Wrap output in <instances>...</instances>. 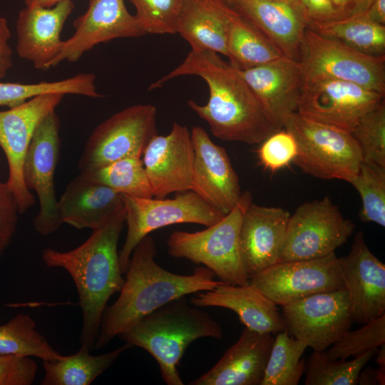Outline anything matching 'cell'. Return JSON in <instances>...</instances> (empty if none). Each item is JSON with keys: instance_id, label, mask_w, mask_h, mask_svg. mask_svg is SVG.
Returning a JSON list of instances; mask_svg holds the SVG:
<instances>
[{"instance_id": "obj_11", "label": "cell", "mask_w": 385, "mask_h": 385, "mask_svg": "<svg viewBox=\"0 0 385 385\" xmlns=\"http://www.w3.org/2000/svg\"><path fill=\"white\" fill-rule=\"evenodd\" d=\"M60 150V120L53 111L36 128L23 165L24 184L29 191L36 192L39 202L34 227L43 236L56 232L63 224L58 211L54 183Z\"/></svg>"}, {"instance_id": "obj_20", "label": "cell", "mask_w": 385, "mask_h": 385, "mask_svg": "<svg viewBox=\"0 0 385 385\" xmlns=\"http://www.w3.org/2000/svg\"><path fill=\"white\" fill-rule=\"evenodd\" d=\"M238 71L270 121L278 130L282 129L287 117L297 111L304 84L299 61L282 56Z\"/></svg>"}, {"instance_id": "obj_7", "label": "cell", "mask_w": 385, "mask_h": 385, "mask_svg": "<svg viewBox=\"0 0 385 385\" xmlns=\"http://www.w3.org/2000/svg\"><path fill=\"white\" fill-rule=\"evenodd\" d=\"M299 61L304 83L339 80L385 93V55L363 53L307 27Z\"/></svg>"}, {"instance_id": "obj_23", "label": "cell", "mask_w": 385, "mask_h": 385, "mask_svg": "<svg viewBox=\"0 0 385 385\" xmlns=\"http://www.w3.org/2000/svg\"><path fill=\"white\" fill-rule=\"evenodd\" d=\"M274 337L245 327L238 340L190 385H261Z\"/></svg>"}, {"instance_id": "obj_17", "label": "cell", "mask_w": 385, "mask_h": 385, "mask_svg": "<svg viewBox=\"0 0 385 385\" xmlns=\"http://www.w3.org/2000/svg\"><path fill=\"white\" fill-rule=\"evenodd\" d=\"M339 259L353 322L364 324L385 314V265L370 251L362 231Z\"/></svg>"}, {"instance_id": "obj_4", "label": "cell", "mask_w": 385, "mask_h": 385, "mask_svg": "<svg viewBox=\"0 0 385 385\" xmlns=\"http://www.w3.org/2000/svg\"><path fill=\"white\" fill-rule=\"evenodd\" d=\"M118 337L148 352L166 384L183 385L178 366L188 346L200 338L220 339L223 330L207 312L183 297L158 308Z\"/></svg>"}, {"instance_id": "obj_1", "label": "cell", "mask_w": 385, "mask_h": 385, "mask_svg": "<svg viewBox=\"0 0 385 385\" xmlns=\"http://www.w3.org/2000/svg\"><path fill=\"white\" fill-rule=\"evenodd\" d=\"M186 75L200 77L208 86L209 98L205 105L192 100L188 104L207 123L215 137L225 141L256 144L278 130L238 69L212 51L191 49L181 64L153 83L149 90Z\"/></svg>"}, {"instance_id": "obj_12", "label": "cell", "mask_w": 385, "mask_h": 385, "mask_svg": "<svg viewBox=\"0 0 385 385\" xmlns=\"http://www.w3.org/2000/svg\"><path fill=\"white\" fill-rule=\"evenodd\" d=\"M64 94L49 93L34 96L23 103L0 111V147L9 167L6 183L14 196L20 214L35 204V197L23 179L25 155L41 120L56 110Z\"/></svg>"}, {"instance_id": "obj_15", "label": "cell", "mask_w": 385, "mask_h": 385, "mask_svg": "<svg viewBox=\"0 0 385 385\" xmlns=\"http://www.w3.org/2000/svg\"><path fill=\"white\" fill-rule=\"evenodd\" d=\"M384 94L354 83L320 80L304 83L297 113L312 121L350 132Z\"/></svg>"}, {"instance_id": "obj_26", "label": "cell", "mask_w": 385, "mask_h": 385, "mask_svg": "<svg viewBox=\"0 0 385 385\" xmlns=\"http://www.w3.org/2000/svg\"><path fill=\"white\" fill-rule=\"evenodd\" d=\"M123 207L122 194L81 174L67 185L58 200L61 222L78 230L98 229Z\"/></svg>"}, {"instance_id": "obj_33", "label": "cell", "mask_w": 385, "mask_h": 385, "mask_svg": "<svg viewBox=\"0 0 385 385\" xmlns=\"http://www.w3.org/2000/svg\"><path fill=\"white\" fill-rule=\"evenodd\" d=\"M80 174L122 195L139 198L153 197L142 158L139 157L120 159Z\"/></svg>"}, {"instance_id": "obj_50", "label": "cell", "mask_w": 385, "mask_h": 385, "mask_svg": "<svg viewBox=\"0 0 385 385\" xmlns=\"http://www.w3.org/2000/svg\"><path fill=\"white\" fill-rule=\"evenodd\" d=\"M296 1H297V0H296Z\"/></svg>"}, {"instance_id": "obj_37", "label": "cell", "mask_w": 385, "mask_h": 385, "mask_svg": "<svg viewBox=\"0 0 385 385\" xmlns=\"http://www.w3.org/2000/svg\"><path fill=\"white\" fill-rule=\"evenodd\" d=\"M363 160L385 168L384 102L365 114L351 131Z\"/></svg>"}, {"instance_id": "obj_36", "label": "cell", "mask_w": 385, "mask_h": 385, "mask_svg": "<svg viewBox=\"0 0 385 385\" xmlns=\"http://www.w3.org/2000/svg\"><path fill=\"white\" fill-rule=\"evenodd\" d=\"M385 344V314L354 331H347L325 351L334 359H347Z\"/></svg>"}, {"instance_id": "obj_40", "label": "cell", "mask_w": 385, "mask_h": 385, "mask_svg": "<svg viewBox=\"0 0 385 385\" xmlns=\"http://www.w3.org/2000/svg\"><path fill=\"white\" fill-rule=\"evenodd\" d=\"M262 143L257 150L260 164L275 172L293 162L297 153V143L293 134L285 128L279 129Z\"/></svg>"}, {"instance_id": "obj_42", "label": "cell", "mask_w": 385, "mask_h": 385, "mask_svg": "<svg viewBox=\"0 0 385 385\" xmlns=\"http://www.w3.org/2000/svg\"><path fill=\"white\" fill-rule=\"evenodd\" d=\"M19 214L16 200L6 182L0 181V257L16 232Z\"/></svg>"}, {"instance_id": "obj_27", "label": "cell", "mask_w": 385, "mask_h": 385, "mask_svg": "<svg viewBox=\"0 0 385 385\" xmlns=\"http://www.w3.org/2000/svg\"><path fill=\"white\" fill-rule=\"evenodd\" d=\"M233 9L226 0H183L177 33L192 50H208L227 56V29Z\"/></svg>"}, {"instance_id": "obj_34", "label": "cell", "mask_w": 385, "mask_h": 385, "mask_svg": "<svg viewBox=\"0 0 385 385\" xmlns=\"http://www.w3.org/2000/svg\"><path fill=\"white\" fill-rule=\"evenodd\" d=\"M367 351L354 359L329 358L325 351H314L305 364L306 385H356L362 369L376 354Z\"/></svg>"}, {"instance_id": "obj_9", "label": "cell", "mask_w": 385, "mask_h": 385, "mask_svg": "<svg viewBox=\"0 0 385 385\" xmlns=\"http://www.w3.org/2000/svg\"><path fill=\"white\" fill-rule=\"evenodd\" d=\"M156 114L153 105L136 104L99 124L82 152L78 165L80 173L126 158H141L150 140L158 134Z\"/></svg>"}, {"instance_id": "obj_45", "label": "cell", "mask_w": 385, "mask_h": 385, "mask_svg": "<svg viewBox=\"0 0 385 385\" xmlns=\"http://www.w3.org/2000/svg\"><path fill=\"white\" fill-rule=\"evenodd\" d=\"M365 14L374 21L385 25V0H372Z\"/></svg>"}, {"instance_id": "obj_31", "label": "cell", "mask_w": 385, "mask_h": 385, "mask_svg": "<svg viewBox=\"0 0 385 385\" xmlns=\"http://www.w3.org/2000/svg\"><path fill=\"white\" fill-rule=\"evenodd\" d=\"M311 29L363 53L385 55V26L366 14Z\"/></svg>"}, {"instance_id": "obj_43", "label": "cell", "mask_w": 385, "mask_h": 385, "mask_svg": "<svg viewBox=\"0 0 385 385\" xmlns=\"http://www.w3.org/2000/svg\"><path fill=\"white\" fill-rule=\"evenodd\" d=\"M34 94V88L31 83L0 82V106L15 107L31 98Z\"/></svg>"}, {"instance_id": "obj_8", "label": "cell", "mask_w": 385, "mask_h": 385, "mask_svg": "<svg viewBox=\"0 0 385 385\" xmlns=\"http://www.w3.org/2000/svg\"><path fill=\"white\" fill-rule=\"evenodd\" d=\"M122 199L127 225L125 240L118 252L123 273L126 272L133 249L153 230L178 223L209 227L225 215L191 190L177 192L172 199L139 198L126 195H122Z\"/></svg>"}, {"instance_id": "obj_28", "label": "cell", "mask_w": 385, "mask_h": 385, "mask_svg": "<svg viewBox=\"0 0 385 385\" xmlns=\"http://www.w3.org/2000/svg\"><path fill=\"white\" fill-rule=\"evenodd\" d=\"M125 343L109 352L92 355L83 346L71 355H64L57 361H43L44 377L42 385H90L110 368L129 348Z\"/></svg>"}, {"instance_id": "obj_32", "label": "cell", "mask_w": 385, "mask_h": 385, "mask_svg": "<svg viewBox=\"0 0 385 385\" xmlns=\"http://www.w3.org/2000/svg\"><path fill=\"white\" fill-rule=\"evenodd\" d=\"M307 346L287 329L277 334L261 385H297L304 373L302 355Z\"/></svg>"}, {"instance_id": "obj_48", "label": "cell", "mask_w": 385, "mask_h": 385, "mask_svg": "<svg viewBox=\"0 0 385 385\" xmlns=\"http://www.w3.org/2000/svg\"><path fill=\"white\" fill-rule=\"evenodd\" d=\"M63 0H24L26 6H38L44 8H50Z\"/></svg>"}, {"instance_id": "obj_49", "label": "cell", "mask_w": 385, "mask_h": 385, "mask_svg": "<svg viewBox=\"0 0 385 385\" xmlns=\"http://www.w3.org/2000/svg\"><path fill=\"white\" fill-rule=\"evenodd\" d=\"M230 5H232L235 0H226Z\"/></svg>"}, {"instance_id": "obj_13", "label": "cell", "mask_w": 385, "mask_h": 385, "mask_svg": "<svg viewBox=\"0 0 385 385\" xmlns=\"http://www.w3.org/2000/svg\"><path fill=\"white\" fill-rule=\"evenodd\" d=\"M249 284L280 306L344 287L334 252L320 258L277 262L250 277Z\"/></svg>"}, {"instance_id": "obj_35", "label": "cell", "mask_w": 385, "mask_h": 385, "mask_svg": "<svg viewBox=\"0 0 385 385\" xmlns=\"http://www.w3.org/2000/svg\"><path fill=\"white\" fill-rule=\"evenodd\" d=\"M350 183L361 198L360 220L384 227L385 168L362 160L356 177Z\"/></svg>"}, {"instance_id": "obj_22", "label": "cell", "mask_w": 385, "mask_h": 385, "mask_svg": "<svg viewBox=\"0 0 385 385\" xmlns=\"http://www.w3.org/2000/svg\"><path fill=\"white\" fill-rule=\"evenodd\" d=\"M289 212L281 207L251 203L241 223L240 247L248 278L279 262Z\"/></svg>"}, {"instance_id": "obj_39", "label": "cell", "mask_w": 385, "mask_h": 385, "mask_svg": "<svg viewBox=\"0 0 385 385\" xmlns=\"http://www.w3.org/2000/svg\"><path fill=\"white\" fill-rule=\"evenodd\" d=\"M145 34L177 33V22L183 0H129Z\"/></svg>"}, {"instance_id": "obj_18", "label": "cell", "mask_w": 385, "mask_h": 385, "mask_svg": "<svg viewBox=\"0 0 385 385\" xmlns=\"http://www.w3.org/2000/svg\"><path fill=\"white\" fill-rule=\"evenodd\" d=\"M142 156L153 197L191 190L194 150L186 126L174 122L168 134L150 140Z\"/></svg>"}, {"instance_id": "obj_2", "label": "cell", "mask_w": 385, "mask_h": 385, "mask_svg": "<svg viewBox=\"0 0 385 385\" xmlns=\"http://www.w3.org/2000/svg\"><path fill=\"white\" fill-rule=\"evenodd\" d=\"M156 252L149 235L133 249L120 295L104 312L94 349L103 348L165 304L224 283L214 279L215 274L206 267H197L191 274L169 272L157 264Z\"/></svg>"}, {"instance_id": "obj_30", "label": "cell", "mask_w": 385, "mask_h": 385, "mask_svg": "<svg viewBox=\"0 0 385 385\" xmlns=\"http://www.w3.org/2000/svg\"><path fill=\"white\" fill-rule=\"evenodd\" d=\"M0 355L35 356L43 361H57L64 356L36 329L34 320L22 313L0 324Z\"/></svg>"}, {"instance_id": "obj_46", "label": "cell", "mask_w": 385, "mask_h": 385, "mask_svg": "<svg viewBox=\"0 0 385 385\" xmlns=\"http://www.w3.org/2000/svg\"><path fill=\"white\" fill-rule=\"evenodd\" d=\"M385 344L381 345L380 349L376 352V363L379 365L377 369L376 379L378 384L384 385L385 384Z\"/></svg>"}, {"instance_id": "obj_47", "label": "cell", "mask_w": 385, "mask_h": 385, "mask_svg": "<svg viewBox=\"0 0 385 385\" xmlns=\"http://www.w3.org/2000/svg\"><path fill=\"white\" fill-rule=\"evenodd\" d=\"M377 369L368 367L361 370L357 384H379L376 379Z\"/></svg>"}, {"instance_id": "obj_10", "label": "cell", "mask_w": 385, "mask_h": 385, "mask_svg": "<svg viewBox=\"0 0 385 385\" xmlns=\"http://www.w3.org/2000/svg\"><path fill=\"white\" fill-rule=\"evenodd\" d=\"M355 227L327 197L303 203L289 216L279 262L329 255L347 241Z\"/></svg>"}, {"instance_id": "obj_44", "label": "cell", "mask_w": 385, "mask_h": 385, "mask_svg": "<svg viewBox=\"0 0 385 385\" xmlns=\"http://www.w3.org/2000/svg\"><path fill=\"white\" fill-rule=\"evenodd\" d=\"M11 31L6 19L0 17V79L12 66V48L9 44Z\"/></svg>"}, {"instance_id": "obj_14", "label": "cell", "mask_w": 385, "mask_h": 385, "mask_svg": "<svg viewBox=\"0 0 385 385\" xmlns=\"http://www.w3.org/2000/svg\"><path fill=\"white\" fill-rule=\"evenodd\" d=\"M282 307L288 333L314 351H325L350 329L353 322L345 287Z\"/></svg>"}, {"instance_id": "obj_38", "label": "cell", "mask_w": 385, "mask_h": 385, "mask_svg": "<svg viewBox=\"0 0 385 385\" xmlns=\"http://www.w3.org/2000/svg\"><path fill=\"white\" fill-rule=\"evenodd\" d=\"M372 0H297L310 29L362 15Z\"/></svg>"}, {"instance_id": "obj_6", "label": "cell", "mask_w": 385, "mask_h": 385, "mask_svg": "<svg viewBox=\"0 0 385 385\" xmlns=\"http://www.w3.org/2000/svg\"><path fill=\"white\" fill-rule=\"evenodd\" d=\"M283 128L294 136L297 153L293 163L314 177L351 183L363 160L350 132L309 120L297 112L287 117Z\"/></svg>"}, {"instance_id": "obj_21", "label": "cell", "mask_w": 385, "mask_h": 385, "mask_svg": "<svg viewBox=\"0 0 385 385\" xmlns=\"http://www.w3.org/2000/svg\"><path fill=\"white\" fill-rule=\"evenodd\" d=\"M72 0H63L50 8L26 6L16 21V52L36 69L46 70L61 52V33L74 9Z\"/></svg>"}, {"instance_id": "obj_3", "label": "cell", "mask_w": 385, "mask_h": 385, "mask_svg": "<svg viewBox=\"0 0 385 385\" xmlns=\"http://www.w3.org/2000/svg\"><path fill=\"white\" fill-rule=\"evenodd\" d=\"M125 224L123 207L78 247L64 252L49 247L42 251L47 267L65 270L75 283L83 317L80 341L90 351L94 349L108 300L124 284L118 244Z\"/></svg>"}, {"instance_id": "obj_24", "label": "cell", "mask_w": 385, "mask_h": 385, "mask_svg": "<svg viewBox=\"0 0 385 385\" xmlns=\"http://www.w3.org/2000/svg\"><path fill=\"white\" fill-rule=\"evenodd\" d=\"M283 56L299 60L307 24L296 0H235L232 5Z\"/></svg>"}, {"instance_id": "obj_19", "label": "cell", "mask_w": 385, "mask_h": 385, "mask_svg": "<svg viewBox=\"0 0 385 385\" xmlns=\"http://www.w3.org/2000/svg\"><path fill=\"white\" fill-rule=\"evenodd\" d=\"M194 162L191 190L226 215L242 195L239 178L222 147L200 126L192 128Z\"/></svg>"}, {"instance_id": "obj_25", "label": "cell", "mask_w": 385, "mask_h": 385, "mask_svg": "<svg viewBox=\"0 0 385 385\" xmlns=\"http://www.w3.org/2000/svg\"><path fill=\"white\" fill-rule=\"evenodd\" d=\"M198 307H218L235 312L249 329L277 334L286 329L277 304L250 284L222 283L210 290L199 292L190 299Z\"/></svg>"}, {"instance_id": "obj_41", "label": "cell", "mask_w": 385, "mask_h": 385, "mask_svg": "<svg viewBox=\"0 0 385 385\" xmlns=\"http://www.w3.org/2000/svg\"><path fill=\"white\" fill-rule=\"evenodd\" d=\"M37 365L30 357L0 355V385H31Z\"/></svg>"}, {"instance_id": "obj_16", "label": "cell", "mask_w": 385, "mask_h": 385, "mask_svg": "<svg viewBox=\"0 0 385 385\" xmlns=\"http://www.w3.org/2000/svg\"><path fill=\"white\" fill-rule=\"evenodd\" d=\"M73 27V34L63 41L51 67L63 61L76 62L99 43L145 35L136 16L128 11L124 0H88L87 10L74 21Z\"/></svg>"}, {"instance_id": "obj_29", "label": "cell", "mask_w": 385, "mask_h": 385, "mask_svg": "<svg viewBox=\"0 0 385 385\" xmlns=\"http://www.w3.org/2000/svg\"><path fill=\"white\" fill-rule=\"evenodd\" d=\"M226 48L230 63L240 70L283 56L279 50L235 8L227 24Z\"/></svg>"}, {"instance_id": "obj_5", "label": "cell", "mask_w": 385, "mask_h": 385, "mask_svg": "<svg viewBox=\"0 0 385 385\" xmlns=\"http://www.w3.org/2000/svg\"><path fill=\"white\" fill-rule=\"evenodd\" d=\"M252 202V193L246 190L216 223L194 232H173L167 240L168 254L202 264L225 284H249L241 257L240 232L243 215Z\"/></svg>"}]
</instances>
